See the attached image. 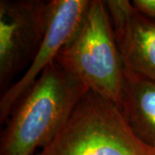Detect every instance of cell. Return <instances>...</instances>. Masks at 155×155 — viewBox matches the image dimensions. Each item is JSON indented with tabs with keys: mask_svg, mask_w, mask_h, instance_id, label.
<instances>
[{
	"mask_svg": "<svg viewBox=\"0 0 155 155\" xmlns=\"http://www.w3.org/2000/svg\"><path fill=\"white\" fill-rule=\"evenodd\" d=\"M87 91L59 63L51 64L11 111L1 134L0 155H33L49 144Z\"/></svg>",
	"mask_w": 155,
	"mask_h": 155,
	"instance_id": "6da1fadb",
	"label": "cell"
},
{
	"mask_svg": "<svg viewBox=\"0 0 155 155\" xmlns=\"http://www.w3.org/2000/svg\"><path fill=\"white\" fill-rule=\"evenodd\" d=\"M66 71L121 110L125 69L105 2L91 0L77 33L56 59Z\"/></svg>",
	"mask_w": 155,
	"mask_h": 155,
	"instance_id": "7a4b0ae2",
	"label": "cell"
},
{
	"mask_svg": "<svg viewBox=\"0 0 155 155\" xmlns=\"http://www.w3.org/2000/svg\"><path fill=\"white\" fill-rule=\"evenodd\" d=\"M33 155H155V147L134 134L116 104L88 91L59 134Z\"/></svg>",
	"mask_w": 155,
	"mask_h": 155,
	"instance_id": "3957f363",
	"label": "cell"
},
{
	"mask_svg": "<svg viewBox=\"0 0 155 155\" xmlns=\"http://www.w3.org/2000/svg\"><path fill=\"white\" fill-rule=\"evenodd\" d=\"M50 1H0V87L2 93L25 72L44 38Z\"/></svg>",
	"mask_w": 155,
	"mask_h": 155,
	"instance_id": "277c9868",
	"label": "cell"
},
{
	"mask_svg": "<svg viewBox=\"0 0 155 155\" xmlns=\"http://www.w3.org/2000/svg\"><path fill=\"white\" fill-rule=\"evenodd\" d=\"M89 0H50L48 28L28 69L0 98V121L6 122L19 100L47 67L55 62L63 48L77 33L85 17Z\"/></svg>",
	"mask_w": 155,
	"mask_h": 155,
	"instance_id": "5b68a950",
	"label": "cell"
},
{
	"mask_svg": "<svg viewBox=\"0 0 155 155\" xmlns=\"http://www.w3.org/2000/svg\"><path fill=\"white\" fill-rule=\"evenodd\" d=\"M104 2L124 68L155 81V18L128 0Z\"/></svg>",
	"mask_w": 155,
	"mask_h": 155,
	"instance_id": "8992f818",
	"label": "cell"
},
{
	"mask_svg": "<svg viewBox=\"0 0 155 155\" xmlns=\"http://www.w3.org/2000/svg\"><path fill=\"white\" fill-rule=\"evenodd\" d=\"M125 69V68H124ZM122 111L134 134L155 145V81L125 69Z\"/></svg>",
	"mask_w": 155,
	"mask_h": 155,
	"instance_id": "52a82bcc",
	"label": "cell"
},
{
	"mask_svg": "<svg viewBox=\"0 0 155 155\" xmlns=\"http://www.w3.org/2000/svg\"><path fill=\"white\" fill-rule=\"evenodd\" d=\"M132 3L138 11L155 18V0H133Z\"/></svg>",
	"mask_w": 155,
	"mask_h": 155,
	"instance_id": "ba28073f",
	"label": "cell"
},
{
	"mask_svg": "<svg viewBox=\"0 0 155 155\" xmlns=\"http://www.w3.org/2000/svg\"><path fill=\"white\" fill-rule=\"evenodd\" d=\"M153 147H155V145H154V146H153Z\"/></svg>",
	"mask_w": 155,
	"mask_h": 155,
	"instance_id": "9c48e42d",
	"label": "cell"
}]
</instances>
